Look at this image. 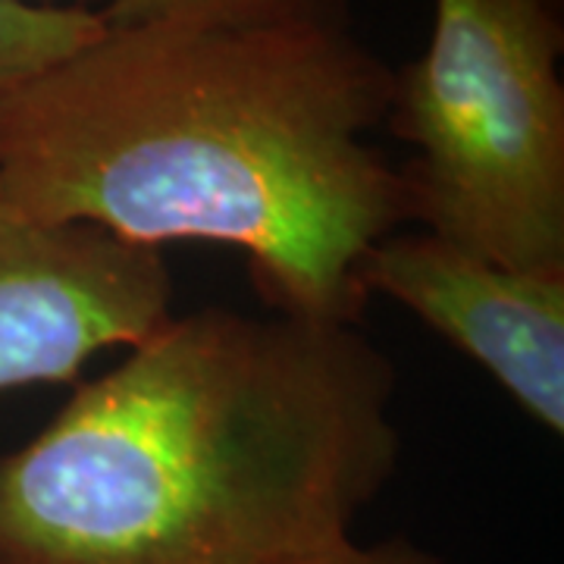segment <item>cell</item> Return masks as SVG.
I'll return each instance as SVG.
<instances>
[{"label": "cell", "mask_w": 564, "mask_h": 564, "mask_svg": "<svg viewBox=\"0 0 564 564\" xmlns=\"http://www.w3.org/2000/svg\"><path fill=\"white\" fill-rule=\"evenodd\" d=\"M562 25L549 0H436L386 122L414 148L408 223L524 273L564 276Z\"/></svg>", "instance_id": "cell-3"}, {"label": "cell", "mask_w": 564, "mask_h": 564, "mask_svg": "<svg viewBox=\"0 0 564 564\" xmlns=\"http://www.w3.org/2000/svg\"><path fill=\"white\" fill-rule=\"evenodd\" d=\"M299 564H445L440 555L423 549L408 536H389L380 543H361L358 536H348L343 543L329 545L317 555Z\"/></svg>", "instance_id": "cell-8"}, {"label": "cell", "mask_w": 564, "mask_h": 564, "mask_svg": "<svg viewBox=\"0 0 564 564\" xmlns=\"http://www.w3.org/2000/svg\"><path fill=\"white\" fill-rule=\"evenodd\" d=\"M107 32L101 10L0 0V91L66 61Z\"/></svg>", "instance_id": "cell-6"}, {"label": "cell", "mask_w": 564, "mask_h": 564, "mask_svg": "<svg viewBox=\"0 0 564 564\" xmlns=\"http://www.w3.org/2000/svg\"><path fill=\"white\" fill-rule=\"evenodd\" d=\"M395 367L358 323L204 307L0 455V564H299L402 462Z\"/></svg>", "instance_id": "cell-2"}, {"label": "cell", "mask_w": 564, "mask_h": 564, "mask_svg": "<svg viewBox=\"0 0 564 564\" xmlns=\"http://www.w3.org/2000/svg\"><path fill=\"white\" fill-rule=\"evenodd\" d=\"M25 3H61V0H25ZM91 0H69V7H88ZM110 3V0H107Z\"/></svg>", "instance_id": "cell-9"}, {"label": "cell", "mask_w": 564, "mask_h": 564, "mask_svg": "<svg viewBox=\"0 0 564 564\" xmlns=\"http://www.w3.org/2000/svg\"><path fill=\"white\" fill-rule=\"evenodd\" d=\"M170 317L158 248L47 226L0 198V392L79 380L95 355L126 351Z\"/></svg>", "instance_id": "cell-4"}, {"label": "cell", "mask_w": 564, "mask_h": 564, "mask_svg": "<svg viewBox=\"0 0 564 564\" xmlns=\"http://www.w3.org/2000/svg\"><path fill=\"white\" fill-rule=\"evenodd\" d=\"M367 295L408 307L480 364L545 433H564V276L524 273L433 232H392L364 263Z\"/></svg>", "instance_id": "cell-5"}, {"label": "cell", "mask_w": 564, "mask_h": 564, "mask_svg": "<svg viewBox=\"0 0 564 564\" xmlns=\"http://www.w3.org/2000/svg\"><path fill=\"white\" fill-rule=\"evenodd\" d=\"M395 73L336 17L141 22L0 91V198L47 226L232 245L270 311L361 323L408 223L370 141Z\"/></svg>", "instance_id": "cell-1"}, {"label": "cell", "mask_w": 564, "mask_h": 564, "mask_svg": "<svg viewBox=\"0 0 564 564\" xmlns=\"http://www.w3.org/2000/svg\"><path fill=\"white\" fill-rule=\"evenodd\" d=\"M110 29L141 22H280L336 17L333 0H110L101 10Z\"/></svg>", "instance_id": "cell-7"}]
</instances>
